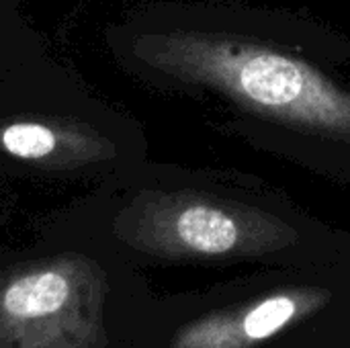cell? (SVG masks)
<instances>
[{
    "mask_svg": "<svg viewBox=\"0 0 350 348\" xmlns=\"http://www.w3.org/2000/svg\"><path fill=\"white\" fill-rule=\"evenodd\" d=\"M158 84L221 113L250 144L350 185V37L330 25L242 0L168 8L129 43Z\"/></svg>",
    "mask_w": 350,
    "mask_h": 348,
    "instance_id": "obj_1",
    "label": "cell"
},
{
    "mask_svg": "<svg viewBox=\"0 0 350 348\" xmlns=\"http://www.w3.org/2000/svg\"><path fill=\"white\" fill-rule=\"evenodd\" d=\"M113 228L131 252L170 265L262 271L350 260L349 232L230 168L172 170L137 187Z\"/></svg>",
    "mask_w": 350,
    "mask_h": 348,
    "instance_id": "obj_2",
    "label": "cell"
},
{
    "mask_svg": "<svg viewBox=\"0 0 350 348\" xmlns=\"http://www.w3.org/2000/svg\"><path fill=\"white\" fill-rule=\"evenodd\" d=\"M146 348H350V260L262 269L156 310Z\"/></svg>",
    "mask_w": 350,
    "mask_h": 348,
    "instance_id": "obj_3",
    "label": "cell"
},
{
    "mask_svg": "<svg viewBox=\"0 0 350 348\" xmlns=\"http://www.w3.org/2000/svg\"><path fill=\"white\" fill-rule=\"evenodd\" d=\"M109 277L98 263L62 254L0 275V348H105Z\"/></svg>",
    "mask_w": 350,
    "mask_h": 348,
    "instance_id": "obj_4",
    "label": "cell"
},
{
    "mask_svg": "<svg viewBox=\"0 0 350 348\" xmlns=\"http://www.w3.org/2000/svg\"><path fill=\"white\" fill-rule=\"evenodd\" d=\"M0 150L39 166H82L115 158L117 146L98 131L66 121L21 119L0 127Z\"/></svg>",
    "mask_w": 350,
    "mask_h": 348,
    "instance_id": "obj_5",
    "label": "cell"
}]
</instances>
